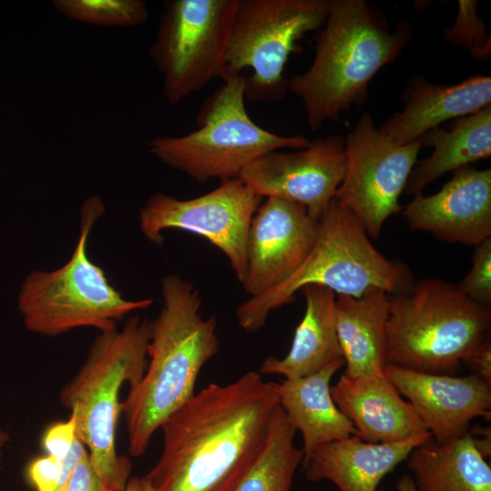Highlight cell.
<instances>
[{"label":"cell","instance_id":"6da1fadb","mask_svg":"<svg viewBox=\"0 0 491 491\" xmlns=\"http://www.w3.org/2000/svg\"><path fill=\"white\" fill-rule=\"evenodd\" d=\"M278 405L274 382L259 372L208 385L163 423L162 454L145 476L156 491H234L263 450Z\"/></svg>","mask_w":491,"mask_h":491},{"label":"cell","instance_id":"7a4b0ae2","mask_svg":"<svg viewBox=\"0 0 491 491\" xmlns=\"http://www.w3.org/2000/svg\"><path fill=\"white\" fill-rule=\"evenodd\" d=\"M163 306L151 321L147 356L140 382L122 402L128 452L138 457L155 432L195 395L204 365L219 352L215 316L200 314L201 298L192 283L176 275L161 281Z\"/></svg>","mask_w":491,"mask_h":491},{"label":"cell","instance_id":"3957f363","mask_svg":"<svg viewBox=\"0 0 491 491\" xmlns=\"http://www.w3.org/2000/svg\"><path fill=\"white\" fill-rule=\"evenodd\" d=\"M410 35L407 23L391 31L380 10L365 0H331L312 65L288 79L310 130L337 121L353 105H362L373 76L400 55Z\"/></svg>","mask_w":491,"mask_h":491},{"label":"cell","instance_id":"277c9868","mask_svg":"<svg viewBox=\"0 0 491 491\" xmlns=\"http://www.w3.org/2000/svg\"><path fill=\"white\" fill-rule=\"evenodd\" d=\"M151 321L128 318L121 329L100 332L76 375L59 399L76 424V437L85 446L97 475L110 491L125 487L131 462L116 452L115 431L122 403L119 393L142 379L147 366Z\"/></svg>","mask_w":491,"mask_h":491},{"label":"cell","instance_id":"5b68a950","mask_svg":"<svg viewBox=\"0 0 491 491\" xmlns=\"http://www.w3.org/2000/svg\"><path fill=\"white\" fill-rule=\"evenodd\" d=\"M319 222L316 241L303 264L286 280L237 307L236 319L245 331L262 328L273 310L292 303L295 294L306 286H321L352 297L370 288L389 295L409 288L407 268L386 258L360 223L335 198Z\"/></svg>","mask_w":491,"mask_h":491},{"label":"cell","instance_id":"8992f818","mask_svg":"<svg viewBox=\"0 0 491 491\" xmlns=\"http://www.w3.org/2000/svg\"><path fill=\"white\" fill-rule=\"evenodd\" d=\"M387 299V363L404 368L455 374L489 332L490 308L457 285L424 279Z\"/></svg>","mask_w":491,"mask_h":491},{"label":"cell","instance_id":"52a82bcc","mask_svg":"<svg viewBox=\"0 0 491 491\" xmlns=\"http://www.w3.org/2000/svg\"><path fill=\"white\" fill-rule=\"evenodd\" d=\"M105 212L99 196L85 200L79 239L69 260L55 270H34L25 276L17 295V308L28 331L45 336L80 327L104 332L117 328V323L132 312L153 305L151 298H125L88 257L89 234Z\"/></svg>","mask_w":491,"mask_h":491},{"label":"cell","instance_id":"ba28073f","mask_svg":"<svg viewBox=\"0 0 491 491\" xmlns=\"http://www.w3.org/2000/svg\"><path fill=\"white\" fill-rule=\"evenodd\" d=\"M224 84L198 111L197 128L179 136H156L149 153L195 181L237 178L258 157L284 148L310 144L303 135H281L256 124L246 108L243 74L226 75Z\"/></svg>","mask_w":491,"mask_h":491},{"label":"cell","instance_id":"9c48e42d","mask_svg":"<svg viewBox=\"0 0 491 491\" xmlns=\"http://www.w3.org/2000/svg\"><path fill=\"white\" fill-rule=\"evenodd\" d=\"M331 0H238L222 77L243 69L246 98L274 102L288 90L285 65L298 41L324 25ZM221 77V78H222Z\"/></svg>","mask_w":491,"mask_h":491},{"label":"cell","instance_id":"30bf717a","mask_svg":"<svg viewBox=\"0 0 491 491\" xmlns=\"http://www.w3.org/2000/svg\"><path fill=\"white\" fill-rule=\"evenodd\" d=\"M238 0H167L149 57L176 105L222 77Z\"/></svg>","mask_w":491,"mask_h":491},{"label":"cell","instance_id":"8fae6325","mask_svg":"<svg viewBox=\"0 0 491 491\" xmlns=\"http://www.w3.org/2000/svg\"><path fill=\"white\" fill-rule=\"evenodd\" d=\"M422 144L392 142L368 114L345 137L346 167L335 199L360 223L369 237L380 236L386 219L401 210L406 189Z\"/></svg>","mask_w":491,"mask_h":491},{"label":"cell","instance_id":"7c38bea8","mask_svg":"<svg viewBox=\"0 0 491 491\" xmlns=\"http://www.w3.org/2000/svg\"><path fill=\"white\" fill-rule=\"evenodd\" d=\"M261 200L238 177L221 181L215 189L192 199L155 193L140 209L139 226L144 236L157 246L163 244L162 232L172 228L205 238L225 255L242 284L248 231Z\"/></svg>","mask_w":491,"mask_h":491},{"label":"cell","instance_id":"4fadbf2b","mask_svg":"<svg viewBox=\"0 0 491 491\" xmlns=\"http://www.w3.org/2000/svg\"><path fill=\"white\" fill-rule=\"evenodd\" d=\"M346 167L345 137L330 135L296 152L264 155L246 165L238 178L262 198L284 197L320 220L335 198Z\"/></svg>","mask_w":491,"mask_h":491},{"label":"cell","instance_id":"5bb4252c","mask_svg":"<svg viewBox=\"0 0 491 491\" xmlns=\"http://www.w3.org/2000/svg\"><path fill=\"white\" fill-rule=\"evenodd\" d=\"M319 227V220L299 204L279 196L266 197L254 215L247 235L242 285L249 297L286 280L311 252Z\"/></svg>","mask_w":491,"mask_h":491},{"label":"cell","instance_id":"9a60e30c","mask_svg":"<svg viewBox=\"0 0 491 491\" xmlns=\"http://www.w3.org/2000/svg\"><path fill=\"white\" fill-rule=\"evenodd\" d=\"M384 376L407 398L436 443L468 431L476 417H491V386L479 376L414 371L390 363Z\"/></svg>","mask_w":491,"mask_h":491},{"label":"cell","instance_id":"2e32d148","mask_svg":"<svg viewBox=\"0 0 491 491\" xmlns=\"http://www.w3.org/2000/svg\"><path fill=\"white\" fill-rule=\"evenodd\" d=\"M403 215L413 230L437 238L477 246L491 237V170L471 165L454 171L453 177L431 195L417 194Z\"/></svg>","mask_w":491,"mask_h":491},{"label":"cell","instance_id":"e0dca14e","mask_svg":"<svg viewBox=\"0 0 491 491\" xmlns=\"http://www.w3.org/2000/svg\"><path fill=\"white\" fill-rule=\"evenodd\" d=\"M337 408L368 443H391L429 431L412 405L383 375H342L330 387Z\"/></svg>","mask_w":491,"mask_h":491},{"label":"cell","instance_id":"ac0fdd59","mask_svg":"<svg viewBox=\"0 0 491 491\" xmlns=\"http://www.w3.org/2000/svg\"><path fill=\"white\" fill-rule=\"evenodd\" d=\"M404 108L378 127L392 142L404 145L420 139L447 120L474 114L491 105V77L474 75L450 85L414 76L403 93Z\"/></svg>","mask_w":491,"mask_h":491},{"label":"cell","instance_id":"d6986e66","mask_svg":"<svg viewBox=\"0 0 491 491\" xmlns=\"http://www.w3.org/2000/svg\"><path fill=\"white\" fill-rule=\"evenodd\" d=\"M431 438L428 432L396 442L368 443L354 435L319 446L302 465L311 482L327 480L340 491H377L388 473Z\"/></svg>","mask_w":491,"mask_h":491},{"label":"cell","instance_id":"ffe728a7","mask_svg":"<svg viewBox=\"0 0 491 491\" xmlns=\"http://www.w3.org/2000/svg\"><path fill=\"white\" fill-rule=\"evenodd\" d=\"M344 365V359H339L309 376L274 382L280 407L301 433L303 460L321 445L356 435L353 423L337 408L330 392V381Z\"/></svg>","mask_w":491,"mask_h":491},{"label":"cell","instance_id":"44dd1931","mask_svg":"<svg viewBox=\"0 0 491 491\" xmlns=\"http://www.w3.org/2000/svg\"><path fill=\"white\" fill-rule=\"evenodd\" d=\"M387 293L379 288H370L359 297H336V328L345 375H383L387 363Z\"/></svg>","mask_w":491,"mask_h":491},{"label":"cell","instance_id":"7402d4cb","mask_svg":"<svg viewBox=\"0 0 491 491\" xmlns=\"http://www.w3.org/2000/svg\"><path fill=\"white\" fill-rule=\"evenodd\" d=\"M300 291L306 299V311L296 328L291 348L282 359L266 358L260 374L298 378L344 359L336 328L335 293L316 285L306 286Z\"/></svg>","mask_w":491,"mask_h":491},{"label":"cell","instance_id":"603a6c76","mask_svg":"<svg viewBox=\"0 0 491 491\" xmlns=\"http://www.w3.org/2000/svg\"><path fill=\"white\" fill-rule=\"evenodd\" d=\"M406 460L417 491H491V467L469 430L441 443L431 438Z\"/></svg>","mask_w":491,"mask_h":491},{"label":"cell","instance_id":"cb8c5ba5","mask_svg":"<svg viewBox=\"0 0 491 491\" xmlns=\"http://www.w3.org/2000/svg\"><path fill=\"white\" fill-rule=\"evenodd\" d=\"M420 141L434 150L412 170L405 189L411 195L442 175L491 155V105L452 120L448 129L428 131Z\"/></svg>","mask_w":491,"mask_h":491},{"label":"cell","instance_id":"d4e9b609","mask_svg":"<svg viewBox=\"0 0 491 491\" xmlns=\"http://www.w3.org/2000/svg\"><path fill=\"white\" fill-rule=\"evenodd\" d=\"M296 431L278 405L263 450L234 491H290L304 457L294 443Z\"/></svg>","mask_w":491,"mask_h":491},{"label":"cell","instance_id":"484cf974","mask_svg":"<svg viewBox=\"0 0 491 491\" xmlns=\"http://www.w3.org/2000/svg\"><path fill=\"white\" fill-rule=\"evenodd\" d=\"M52 5L71 20L98 26L134 27L149 15L141 0H54Z\"/></svg>","mask_w":491,"mask_h":491},{"label":"cell","instance_id":"4316f807","mask_svg":"<svg viewBox=\"0 0 491 491\" xmlns=\"http://www.w3.org/2000/svg\"><path fill=\"white\" fill-rule=\"evenodd\" d=\"M457 6L454 25L443 31L445 39L466 49L474 59L488 58L491 54V38L486 25L477 15V2L460 0Z\"/></svg>","mask_w":491,"mask_h":491},{"label":"cell","instance_id":"83f0119b","mask_svg":"<svg viewBox=\"0 0 491 491\" xmlns=\"http://www.w3.org/2000/svg\"><path fill=\"white\" fill-rule=\"evenodd\" d=\"M456 285L471 300L489 307L491 304V237L476 246L471 269Z\"/></svg>","mask_w":491,"mask_h":491},{"label":"cell","instance_id":"f1b7e54d","mask_svg":"<svg viewBox=\"0 0 491 491\" xmlns=\"http://www.w3.org/2000/svg\"><path fill=\"white\" fill-rule=\"evenodd\" d=\"M76 424L74 415L66 421L50 426L43 435L42 446L45 455L63 461L76 441Z\"/></svg>","mask_w":491,"mask_h":491},{"label":"cell","instance_id":"f546056e","mask_svg":"<svg viewBox=\"0 0 491 491\" xmlns=\"http://www.w3.org/2000/svg\"><path fill=\"white\" fill-rule=\"evenodd\" d=\"M63 461L45 455L29 463L26 477L35 491H55L62 478Z\"/></svg>","mask_w":491,"mask_h":491},{"label":"cell","instance_id":"4dcf8cb0","mask_svg":"<svg viewBox=\"0 0 491 491\" xmlns=\"http://www.w3.org/2000/svg\"><path fill=\"white\" fill-rule=\"evenodd\" d=\"M65 491H110L93 467L88 452L74 467Z\"/></svg>","mask_w":491,"mask_h":491},{"label":"cell","instance_id":"1f68e13d","mask_svg":"<svg viewBox=\"0 0 491 491\" xmlns=\"http://www.w3.org/2000/svg\"><path fill=\"white\" fill-rule=\"evenodd\" d=\"M479 376L491 386V340L486 336L464 362Z\"/></svg>","mask_w":491,"mask_h":491},{"label":"cell","instance_id":"d6a6232c","mask_svg":"<svg viewBox=\"0 0 491 491\" xmlns=\"http://www.w3.org/2000/svg\"><path fill=\"white\" fill-rule=\"evenodd\" d=\"M86 453H87V450L85 446L78 439H76L69 454L66 456V457L63 461L62 478L55 491H65L68 479L70 477V475L74 467L75 466L77 462L81 459V457Z\"/></svg>","mask_w":491,"mask_h":491},{"label":"cell","instance_id":"836d02e7","mask_svg":"<svg viewBox=\"0 0 491 491\" xmlns=\"http://www.w3.org/2000/svg\"><path fill=\"white\" fill-rule=\"evenodd\" d=\"M474 444L481 456L486 459L491 456V429L490 426H472L469 427Z\"/></svg>","mask_w":491,"mask_h":491},{"label":"cell","instance_id":"e575fe53","mask_svg":"<svg viewBox=\"0 0 491 491\" xmlns=\"http://www.w3.org/2000/svg\"><path fill=\"white\" fill-rule=\"evenodd\" d=\"M117 491H156V489L145 476H143L129 478L125 487Z\"/></svg>","mask_w":491,"mask_h":491},{"label":"cell","instance_id":"d590c367","mask_svg":"<svg viewBox=\"0 0 491 491\" xmlns=\"http://www.w3.org/2000/svg\"><path fill=\"white\" fill-rule=\"evenodd\" d=\"M396 491H417L409 475L401 476L396 484Z\"/></svg>","mask_w":491,"mask_h":491},{"label":"cell","instance_id":"8d00e7d4","mask_svg":"<svg viewBox=\"0 0 491 491\" xmlns=\"http://www.w3.org/2000/svg\"><path fill=\"white\" fill-rule=\"evenodd\" d=\"M8 440H9L8 433L0 428V457L2 456L3 449L5 446Z\"/></svg>","mask_w":491,"mask_h":491},{"label":"cell","instance_id":"74e56055","mask_svg":"<svg viewBox=\"0 0 491 491\" xmlns=\"http://www.w3.org/2000/svg\"><path fill=\"white\" fill-rule=\"evenodd\" d=\"M377 491H381V490H377Z\"/></svg>","mask_w":491,"mask_h":491}]
</instances>
